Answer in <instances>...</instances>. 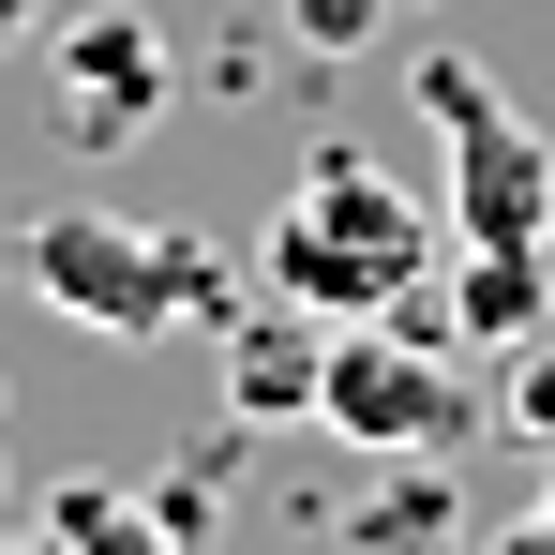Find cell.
<instances>
[{"label":"cell","instance_id":"obj_1","mask_svg":"<svg viewBox=\"0 0 555 555\" xmlns=\"http://www.w3.org/2000/svg\"><path fill=\"white\" fill-rule=\"evenodd\" d=\"M256 285L300 300V315H331V331H361V315H405L421 285H436V225H421V195L361 166V151H315L300 181H285L271 241H256Z\"/></svg>","mask_w":555,"mask_h":555},{"label":"cell","instance_id":"obj_2","mask_svg":"<svg viewBox=\"0 0 555 555\" xmlns=\"http://www.w3.org/2000/svg\"><path fill=\"white\" fill-rule=\"evenodd\" d=\"M15 271L46 285V315H76V331H105V346H151V331H181V315H241L210 241L120 225V210H46V225L15 241Z\"/></svg>","mask_w":555,"mask_h":555},{"label":"cell","instance_id":"obj_3","mask_svg":"<svg viewBox=\"0 0 555 555\" xmlns=\"http://www.w3.org/2000/svg\"><path fill=\"white\" fill-rule=\"evenodd\" d=\"M405 91H421V120L451 135V225H465V241H526V256H541V241H555V151L511 120V91H495L465 46H421Z\"/></svg>","mask_w":555,"mask_h":555},{"label":"cell","instance_id":"obj_4","mask_svg":"<svg viewBox=\"0 0 555 555\" xmlns=\"http://www.w3.org/2000/svg\"><path fill=\"white\" fill-rule=\"evenodd\" d=\"M480 405H465V375L405 331V315H361V331H331V375H315V436H346V451H436L465 436Z\"/></svg>","mask_w":555,"mask_h":555},{"label":"cell","instance_id":"obj_5","mask_svg":"<svg viewBox=\"0 0 555 555\" xmlns=\"http://www.w3.org/2000/svg\"><path fill=\"white\" fill-rule=\"evenodd\" d=\"M166 91H181V61H166V30L151 15H61V46H46V105H61V135L76 151H135L151 120H166Z\"/></svg>","mask_w":555,"mask_h":555},{"label":"cell","instance_id":"obj_6","mask_svg":"<svg viewBox=\"0 0 555 555\" xmlns=\"http://www.w3.org/2000/svg\"><path fill=\"white\" fill-rule=\"evenodd\" d=\"M315 375H331V315H300V300L225 315V405L241 421H315Z\"/></svg>","mask_w":555,"mask_h":555},{"label":"cell","instance_id":"obj_7","mask_svg":"<svg viewBox=\"0 0 555 555\" xmlns=\"http://www.w3.org/2000/svg\"><path fill=\"white\" fill-rule=\"evenodd\" d=\"M195 495H105V480H76L61 511H46V541L61 555H195Z\"/></svg>","mask_w":555,"mask_h":555},{"label":"cell","instance_id":"obj_8","mask_svg":"<svg viewBox=\"0 0 555 555\" xmlns=\"http://www.w3.org/2000/svg\"><path fill=\"white\" fill-rule=\"evenodd\" d=\"M451 331H480V346H526V331H555L541 256H526V241H465V271H451Z\"/></svg>","mask_w":555,"mask_h":555},{"label":"cell","instance_id":"obj_9","mask_svg":"<svg viewBox=\"0 0 555 555\" xmlns=\"http://www.w3.org/2000/svg\"><path fill=\"white\" fill-rule=\"evenodd\" d=\"M495 421L555 465V331H526V346H511V405H495Z\"/></svg>","mask_w":555,"mask_h":555},{"label":"cell","instance_id":"obj_10","mask_svg":"<svg viewBox=\"0 0 555 555\" xmlns=\"http://www.w3.org/2000/svg\"><path fill=\"white\" fill-rule=\"evenodd\" d=\"M285 15H300V46H346V30H361L375 0H285Z\"/></svg>","mask_w":555,"mask_h":555},{"label":"cell","instance_id":"obj_11","mask_svg":"<svg viewBox=\"0 0 555 555\" xmlns=\"http://www.w3.org/2000/svg\"><path fill=\"white\" fill-rule=\"evenodd\" d=\"M511 555H555V480H541V511H526V526H511Z\"/></svg>","mask_w":555,"mask_h":555},{"label":"cell","instance_id":"obj_12","mask_svg":"<svg viewBox=\"0 0 555 555\" xmlns=\"http://www.w3.org/2000/svg\"><path fill=\"white\" fill-rule=\"evenodd\" d=\"M30 15H46V0H0V46H15V30H30Z\"/></svg>","mask_w":555,"mask_h":555},{"label":"cell","instance_id":"obj_13","mask_svg":"<svg viewBox=\"0 0 555 555\" xmlns=\"http://www.w3.org/2000/svg\"><path fill=\"white\" fill-rule=\"evenodd\" d=\"M0 555H30V541H0ZM46 555H61V541H46Z\"/></svg>","mask_w":555,"mask_h":555},{"label":"cell","instance_id":"obj_14","mask_svg":"<svg viewBox=\"0 0 555 555\" xmlns=\"http://www.w3.org/2000/svg\"><path fill=\"white\" fill-rule=\"evenodd\" d=\"M0 495H15V465H0Z\"/></svg>","mask_w":555,"mask_h":555},{"label":"cell","instance_id":"obj_15","mask_svg":"<svg viewBox=\"0 0 555 555\" xmlns=\"http://www.w3.org/2000/svg\"><path fill=\"white\" fill-rule=\"evenodd\" d=\"M421 555H451V541H421Z\"/></svg>","mask_w":555,"mask_h":555}]
</instances>
